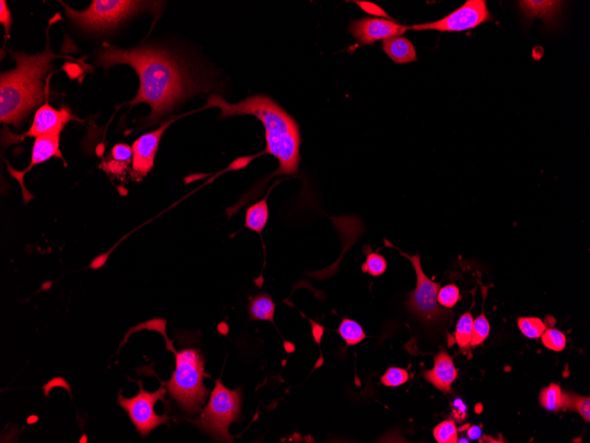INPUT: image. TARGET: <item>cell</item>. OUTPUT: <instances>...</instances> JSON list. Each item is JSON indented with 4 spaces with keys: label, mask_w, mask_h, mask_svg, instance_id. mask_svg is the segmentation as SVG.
<instances>
[{
    "label": "cell",
    "mask_w": 590,
    "mask_h": 443,
    "mask_svg": "<svg viewBox=\"0 0 590 443\" xmlns=\"http://www.w3.org/2000/svg\"><path fill=\"white\" fill-rule=\"evenodd\" d=\"M542 342L543 345L554 352H562L566 348V338L564 333L559 330L549 329L543 332Z\"/></svg>",
    "instance_id": "cell-27"
},
{
    "label": "cell",
    "mask_w": 590,
    "mask_h": 443,
    "mask_svg": "<svg viewBox=\"0 0 590 443\" xmlns=\"http://www.w3.org/2000/svg\"><path fill=\"white\" fill-rule=\"evenodd\" d=\"M363 253L366 254V261L361 266L363 273L370 274L371 276H380L387 269V261L384 257L371 250L370 246H365Z\"/></svg>",
    "instance_id": "cell-20"
},
{
    "label": "cell",
    "mask_w": 590,
    "mask_h": 443,
    "mask_svg": "<svg viewBox=\"0 0 590 443\" xmlns=\"http://www.w3.org/2000/svg\"><path fill=\"white\" fill-rule=\"evenodd\" d=\"M454 409L453 410L454 418L457 421L462 422L466 419L467 407L460 399H456L453 402Z\"/></svg>",
    "instance_id": "cell-33"
},
{
    "label": "cell",
    "mask_w": 590,
    "mask_h": 443,
    "mask_svg": "<svg viewBox=\"0 0 590 443\" xmlns=\"http://www.w3.org/2000/svg\"><path fill=\"white\" fill-rule=\"evenodd\" d=\"M384 246L393 248L399 251L401 256L406 257L412 263L416 274V290L407 296V306L409 312L424 322L433 323L445 319L448 313L441 308L437 303V293L441 287L440 283H434L426 276L422 269L419 254L410 256L403 253L399 248L393 246L389 241L384 239Z\"/></svg>",
    "instance_id": "cell-7"
},
{
    "label": "cell",
    "mask_w": 590,
    "mask_h": 443,
    "mask_svg": "<svg viewBox=\"0 0 590 443\" xmlns=\"http://www.w3.org/2000/svg\"><path fill=\"white\" fill-rule=\"evenodd\" d=\"M518 326L523 335L531 339L539 338L546 330L543 320L535 317L519 318Z\"/></svg>",
    "instance_id": "cell-24"
},
{
    "label": "cell",
    "mask_w": 590,
    "mask_h": 443,
    "mask_svg": "<svg viewBox=\"0 0 590 443\" xmlns=\"http://www.w3.org/2000/svg\"><path fill=\"white\" fill-rule=\"evenodd\" d=\"M383 50L388 57L398 64L417 61L416 48L409 39L402 36H393L383 41Z\"/></svg>",
    "instance_id": "cell-15"
},
{
    "label": "cell",
    "mask_w": 590,
    "mask_h": 443,
    "mask_svg": "<svg viewBox=\"0 0 590 443\" xmlns=\"http://www.w3.org/2000/svg\"><path fill=\"white\" fill-rule=\"evenodd\" d=\"M269 220V207H268L267 197L257 202L250 208L246 213V227L255 232L262 234Z\"/></svg>",
    "instance_id": "cell-18"
},
{
    "label": "cell",
    "mask_w": 590,
    "mask_h": 443,
    "mask_svg": "<svg viewBox=\"0 0 590 443\" xmlns=\"http://www.w3.org/2000/svg\"><path fill=\"white\" fill-rule=\"evenodd\" d=\"M56 157L63 158L61 150H59V135H48L36 139L34 147H33L31 164L24 171H16L8 167L10 174L15 177L22 188L24 201L28 203L32 196L25 188L24 177L28 172L31 171L33 167L41 164L43 162Z\"/></svg>",
    "instance_id": "cell-13"
},
{
    "label": "cell",
    "mask_w": 590,
    "mask_h": 443,
    "mask_svg": "<svg viewBox=\"0 0 590 443\" xmlns=\"http://www.w3.org/2000/svg\"><path fill=\"white\" fill-rule=\"evenodd\" d=\"M520 9L529 20L541 18L547 23L555 22L560 11L562 2L560 1H520Z\"/></svg>",
    "instance_id": "cell-16"
},
{
    "label": "cell",
    "mask_w": 590,
    "mask_h": 443,
    "mask_svg": "<svg viewBox=\"0 0 590 443\" xmlns=\"http://www.w3.org/2000/svg\"><path fill=\"white\" fill-rule=\"evenodd\" d=\"M0 22L4 25L6 35H9L10 28H11L13 20L11 13H10L8 6L4 0L0 1Z\"/></svg>",
    "instance_id": "cell-31"
},
{
    "label": "cell",
    "mask_w": 590,
    "mask_h": 443,
    "mask_svg": "<svg viewBox=\"0 0 590 443\" xmlns=\"http://www.w3.org/2000/svg\"><path fill=\"white\" fill-rule=\"evenodd\" d=\"M409 31V26H404L392 20L364 17L351 22L349 32L361 45H372L379 40L402 36Z\"/></svg>",
    "instance_id": "cell-11"
},
{
    "label": "cell",
    "mask_w": 590,
    "mask_h": 443,
    "mask_svg": "<svg viewBox=\"0 0 590 443\" xmlns=\"http://www.w3.org/2000/svg\"><path fill=\"white\" fill-rule=\"evenodd\" d=\"M490 324L487 320L483 308L482 314L476 320H474L472 339L470 345L476 346L485 342L490 333Z\"/></svg>",
    "instance_id": "cell-28"
},
{
    "label": "cell",
    "mask_w": 590,
    "mask_h": 443,
    "mask_svg": "<svg viewBox=\"0 0 590 443\" xmlns=\"http://www.w3.org/2000/svg\"><path fill=\"white\" fill-rule=\"evenodd\" d=\"M356 4L359 6L360 8H363L364 11L369 13L370 15L379 16V17H387L388 20H392L390 18V16L384 11V9L379 8V6L373 4V3L359 1L356 2Z\"/></svg>",
    "instance_id": "cell-32"
},
{
    "label": "cell",
    "mask_w": 590,
    "mask_h": 443,
    "mask_svg": "<svg viewBox=\"0 0 590 443\" xmlns=\"http://www.w3.org/2000/svg\"><path fill=\"white\" fill-rule=\"evenodd\" d=\"M481 435H482V429L479 428V426H471L467 431V435L471 440H477L481 437Z\"/></svg>",
    "instance_id": "cell-34"
},
{
    "label": "cell",
    "mask_w": 590,
    "mask_h": 443,
    "mask_svg": "<svg viewBox=\"0 0 590 443\" xmlns=\"http://www.w3.org/2000/svg\"><path fill=\"white\" fill-rule=\"evenodd\" d=\"M338 332L348 345H356L366 338L363 327L353 320L344 319Z\"/></svg>",
    "instance_id": "cell-21"
},
{
    "label": "cell",
    "mask_w": 590,
    "mask_h": 443,
    "mask_svg": "<svg viewBox=\"0 0 590 443\" xmlns=\"http://www.w3.org/2000/svg\"><path fill=\"white\" fill-rule=\"evenodd\" d=\"M165 320H154L142 324L141 326L163 335L167 340V349L175 356L174 372L172 378L165 383L169 395L183 411L197 414L210 395V389L205 386L204 382V377H209L205 373L204 356L194 348L181 349L177 352L165 333Z\"/></svg>",
    "instance_id": "cell-4"
},
{
    "label": "cell",
    "mask_w": 590,
    "mask_h": 443,
    "mask_svg": "<svg viewBox=\"0 0 590 443\" xmlns=\"http://www.w3.org/2000/svg\"><path fill=\"white\" fill-rule=\"evenodd\" d=\"M206 107L220 109V118L253 115L265 128V153L278 158L276 174H296L301 162V137L294 119L276 102L263 95L251 96L239 103L231 104L220 95H211Z\"/></svg>",
    "instance_id": "cell-2"
},
{
    "label": "cell",
    "mask_w": 590,
    "mask_h": 443,
    "mask_svg": "<svg viewBox=\"0 0 590 443\" xmlns=\"http://www.w3.org/2000/svg\"><path fill=\"white\" fill-rule=\"evenodd\" d=\"M66 14L82 29L91 31H110L130 16L148 8L154 9L159 2L130 1V0H94L84 11H76L61 2Z\"/></svg>",
    "instance_id": "cell-5"
},
{
    "label": "cell",
    "mask_w": 590,
    "mask_h": 443,
    "mask_svg": "<svg viewBox=\"0 0 590 443\" xmlns=\"http://www.w3.org/2000/svg\"><path fill=\"white\" fill-rule=\"evenodd\" d=\"M437 299L440 306L446 307L447 309L453 308L460 299L459 287L454 284H449V285L440 287Z\"/></svg>",
    "instance_id": "cell-26"
},
{
    "label": "cell",
    "mask_w": 590,
    "mask_h": 443,
    "mask_svg": "<svg viewBox=\"0 0 590 443\" xmlns=\"http://www.w3.org/2000/svg\"><path fill=\"white\" fill-rule=\"evenodd\" d=\"M174 120L165 122L157 130L142 135L133 144L132 178L142 181L154 167L156 154L165 131Z\"/></svg>",
    "instance_id": "cell-12"
},
{
    "label": "cell",
    "mask_w": 590,
    "mask_h": 443,
    "mask_svg": "<svg viewBox=\"0 0 590 443\" xmlns=\"http://www.w3.org/2000/svg\"><path fill=\"white\" fill-rule=\"evenodd\" d=\"M16 62L13 70L0 75V121L19 127L33 109L45 98L44 77L52 70V61L59 56L48 44L35 55L10 52Z\"/></svg>",
    "instance_id": "cell-3"
},
{
    "label": "cell",
    "mask_w": 590,
    "mask_h": 443,
    "mask_svg": "<svg viewBox=\"0 0 590 443\" xmlns=\"http://www.w3.org/2000/svg\"><path fill=\"white\" fill-rule=\"evenodd\" d=\"M117 64L131 66L140 79L139 91L130 107L146 103L151 112L148 120L158 121L174 110L175 105L202 90L180 59L153 47L131 50L104 44L99 49L98 65L109 68Z\"/></svg>",
    "instance_id": "cell-1"
},
{
    "label": "cell",
    "mask_w": 590,
    "mask_h": 443,
    "mask_svg": "<svg viewBox=\"0 0 590 443\" xmlns=\"http://www.w3.org/2000/svg\"><path fill=\"white\" fill-rule=\"evenodd\" d=\"M73 120L77 119L72 114L68 108L63 107L58 110L46 103L36 111L31 127L26 133L13 135L6 131L4 137L5 144H17L27 137L38 138L48 135H61L66 124Z\"/></svg>",
    "instance_id": "cell-10"
},
{
    "label": "cell",
    "mask_w": 590,
    "mask_h": 443,
    "mask_svg": "<svg viewBox=\"0 0 590 443\" xmlns=\"http://www.w3.org/2000/svg\"><path fill=\"white\" fill-rule=\"evenodd\" d=\"M474 320L472 314L467 312L460 317L456 325V342L460 348L466 349L471 343Z\"/></svg>",
    "instance_id": "cell-22"
},
{
    "label": "cell",
    "mask_w": 590,
    "mask_h": 443,
    "mask_svg": "<svg viewBox=\"0 0 590 443\" xmlns=\"http://www.w3.org/2000/svg\"><path fill=\"white\" fill-rule=\"evenodd\" d=\"M427 382L432 383L444 393L452 391V385L458 378V372L454 366L453 360L446 350H441L435 356L433 369L423 373Z\"/></svg>",
    "instance_id": "cell-14"
},
{
    "label": "cell",
    "mask_w": 590,
    "mask_h": 443,
    "mask_svg": "<svg viewBox=\"0 0 590 443\" xmlns=\"http://www.w3.org/2000/svg\"><path fill=\"white\" fill-rule=\"evenodd\" d=\"M577 412L587 422L590 421V399L584 396L565 393L564 407Z\"/></svg>",
    "instance_id": "cell-23"
},
{
    "label": "cell",
    "mask_w": 590,
    "mask_h": 443,
    "mask_svg": "<svg viewBox=\"0 0 590 443\" xmlns=\"http://www.w3.org/2000/svg\"><path fill=\"white\" fill-rule=\"evenodd\" d=\"M215 383L216 385L211 393L210 401L195 424L215 440L231 442L233 437L228 429L234 422L240 421L243 402L241 390L225 388L221 380Z\"/></svg>",
    "instance_id": "cell-6"
},
{
    "label": "cell",
    "mask_w": 590,
    "mask_h": 443,
    "mask_svg": "<svg viewBox=\"0 0 590 443\" xmlns=\"http://www.w3.org/2000/svg\"><path fill=\"white\" fill-rule=\"evenodd\" d=\"M138 383L140 392L137 396L131 398H125L121 393H119L118 403L125 412H128L133 424L142 437H146L158 426L168 424L170 418L167 413L164 415H158L155 412L156 403L159 400H164L167 389L161 386L157 391L148 392L144 390L142 382Z\"/></svg>",
    "instance_id": "cell-8"
},
{
    "label": "cell",
    "mask_w": 590,
    "mask_h": 443,
    "mask_svg": "<svg viewBox=\"0 0 590 443\" xmlns=\"http://www.w3.org/2000/svg\"><path fill=\"white\" fill-rule=\"evenodd\" d=\"M539 401L543 408L557 412L564 407L565 393L562 392L561 386L552 383L548 388L542 390Z\"/></svg>",
    "instance_id": "cell-19"
},
{
    "label": "cell",
    "mask_w": 590,
    "mask_h": 443,
    "mask_svg": "<svg viewBox=\"0 0 590 443\" xmlns=\"http://www.w3.org/2000/svg\"><path fill=\"white\" fill-rule=\"evenodd\" d=\"M409 373L405 369L391 367L381 379V383L387 386H399L409 381Z\"/></svg>",
    "instance_id": "cell-29"
},
{
    "label": "cell",
    "mask_w": 590,
    "mask_h": 443,
    "mask_svg": "<svg viewBox=\"0 0 590 443\" xmlns=\"http://www.w3.org/2000/svg\"><path fill=\"white\" fill-rule=\"evenodd\" d=\"M112 157L116 163L127 167V165L133 158V148L128 144H116L112 151Z\"/></svg>",
    "instance_id": "cell-30"
},
{
    "label": "cell",
    "mask_w": 590,
    "mask_h": 443,
    "mask_svg": "<svg viewBox=\"0 0 590 443\" xmlns=\"http://www.w3.org/2000/svg\"><path fill=\"white\" fill-rule=\"evenodd\" d=\"M434 437L439 443L458 442V429L453 421H446L440 423L434 429Z\"/></svg>",
    "instance_id": "cell-25"
},
{
    "label": "cell",
    "mask_w": 590,
    "mask_h": 443,
    "mask_svg": "<svg viewBox=\"0 0 590 443\" xmlns=\"http://www.w3.org/2000/svg\"><path fill=\"white\" fill-rule=\"evenodd\" d=\"M276 305L268 294H259L250 299L248 305L250 318L253 320H267L274 322Z\"/></svg>",
    "instance_id": "cell-17"
},
{
    "label": "cell",
    "mask_w": 590,
    "mask_h": 443,
    "mask_svg": "<svg viewBox=\"0 0 590 443\" xmlns=\"http://www.w3.org/2000/svg\"><path fill=\"white\" fill-rule=\"evenodd\" d=\"M492 20V16L485 0H467L465 4L446 17L433 22L409 26V31L462 32L476 29Z\"/></svg>",
    "instance_id": "cell-9"
}]
</instances>
